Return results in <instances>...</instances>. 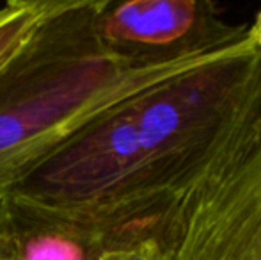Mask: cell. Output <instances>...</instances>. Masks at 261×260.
Returning <instances> with one entry per match:
<instances>
[{
  "mask_svg": "<svg viewBox=\"0 0 261 260\" xmlns=\"http://www.w3.org/2000/svg\"><path fill=\"white\" fill-rule=\"evenodd\" d=\"M247 39L252 46H261V9L256 16L254 23L247 29Z\"/></svg>",
  "mask_w": 261,
  "mask_h": 260,
  "instance_id": "cell-7",
  "label": "cell"
},
{
  "mask_svg": "<svg viewBox=\"0 0 261 260\" xmlns=\"http://www.w3.org/2000/svg\"><path fill=\"white\" fill-rule=\"evenodd\" d=\"M153 221L109 228L105 232L98 260H164L162 244Z\"/></svg>",
  "mask_w": 261,
  "mask_h": 260,
  "instance_id": "cell-6",
  "label": "cell"
},
{
  "mask_svg": "<svg viewBox=\"0 0 261 260\" xmlns=\"http://www.w3.org/2000/svg\"><path fill=\"white\" fill-rule=\"evenodd\" d=\"M105 232L14 193L0 198L2 260H98Z\"/></svg>",
  "mask_w": 261,
  "mask_h": 260,
  "instance_id": "cell-4",
  "label": "cell"
},
{
  "mask_svg": "<svg viewBox=\"0 0 261 260\" xmlns=\"http://www.w3.org/2000/svg\"><path fill=\"white\" fill-rule=\"evenodd\" d=\"M164 260H261V132L153 221Z\"/></svg>",
  "mask_w": 261,
  "mask_h": 260,
  "instance_id": "cell-2",
  "label": "cell"
},
{
  "mask_svg": "<svg viewBox=\"0 0 261 260\" xmlns=\"http://www.w3.org/2000/svg\"><path fill=\"white\" fill-rule=\"evenodd\" d=\"M101 38L126 54H160L219 31L210 4L197 0H105L98 18Z\"/></svg>",
  "mask_w": 261,
  "mask_h": 260,
  "instance_id": "cell-3",
  "label": "cell"
},
{
  "mask_svg": "<svg viewBox=\"0 0 261 260\" xmlns=\"http://www.w3.org/2000/svg\"><path fill=\"white\" fill-rule=\"evenodd\" d=\"M105 0H57L0 69V198L89 120L128 94L160 54H126L101 38Z\"/></svg>",
  "mask_w": 261,
  "mask_h": 260,
  "instance_id": "cell-1",
  "label": "cell"
},
{
  "mask_svg": "<svg viewBox=\"0 0 261 260\" xmlns=\"http://www.w3.org/2000/svg\"><path fill=\"white\" fill-rule=\"evenodd\" d=\"M0 260H2V257H0Z\"/></svg>",
  "mask_w": 261,
  "mask_h": 260,
  "instance_id": "cell-8",
  "label": "cell"
},
{
  "mask_svg": "<svg viewBox=\"0 0 261 260\" xmlns=\"http://www.w3.org/2000/svg\"><path fill=\"white\" fill-rule=\"evenodd\" d=\"M57 0H9L0 7V69L36 34Z\"/></svg>",
  "mask_w": 261,
  "mask_h": 260,
  "instance_id": "cell-5",
  "label": "cell"
}]
</instances>
